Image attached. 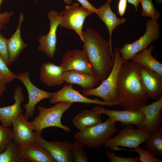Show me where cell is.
<instances>
[{"instance_id":"obj_1","label":"cell","mask_w":162,"mask_h":162,"mask_svg":"<svg viewBox=\"0 0 162 162\" xmlns=\"http://www.w3.org/2000/svg\"><path fill=\"white\" fill-rule=\"evenodd\" d=\"M140 66L134 62L127 61L119 71L116 102L125 110H137L146 105L148 99L139 77Z\"/></svg>"},{"instance_id":"obj_2","label":"cell","mask_w":162,"mask_h":162,"mask_svg":"<svg viewBox=\"0 0 162 162\" xmlns=\"http://www.w3.org/2000/svg\"><path fill=\"white\" fill-rule=\"evenodd\" d=\"M83 50L94 74L102 82L107 76L114 65V55L109 42L98 32L88 28L83 31Z\"/></svg>"},{"instance_id":"obj_3","label":"cell","mask_w":162,"mask_h":162,"mask_svg":"<svg viewBox=\"0 0 162 162\" xmlns=\"http://www.w3.org/2000/svg\"><path fill=\"white\" fill-rule=\"evenodd\" d=\"M116 122L109 117L104 122L79 130L74 138L90 148H98L106 142L116 132Z\"/></svg>"},{"instance_id":"obj_4","label":"cell","mask_w":162,"mask_h":162,"mask_svg":"<svg viewBox=\"0 0 162 162\" xmlns=\"http://www.w3.org/2000/svg\"><path fill=\"white\" fill-rule=\"evenodd\" d=\"M72 104L69 102H60L50 108L38 105L37 109L38 114L31 122L34 130L41 132L46 128L56 127L61 128L66 132H70V128L63 125L61 118L63 114L70 108Z\"/></svg>"},{"instance_id":"obj_5","label":"cell","mask_w":162,"mask_h":162,"mask_svg":"<svg viewBox=\"0 0 162 162\" xmlns=\"http://www.w3.org/2000/svg\"><path fill=\"white\" fill-rule=\"evenodd\" d=\"M114 50V65L109 74L98 87L87 90H82L83 95L96 96L101 98L104 101L116 103V88L118 75L121 66L126 61L122 58L118 48L116 47Z\"/></svg>"},{"instance_id":"obj_6","label":"cell","mask_w":162,"mask_h":162,"mask_svg":"<svg viewBox=\"0 0 162 162\" xmlns=\"http://www.w3.org/2000/svg\"><path fill=\"white\" fill-rule=\"evenodd\" d=\"M151 135L145 129H135L132 124H128L110 139L104 145L111 149L118 146L135 148L145 142Z\"/></svg>"},{"instance_id":"obj_7","label":"cell","mask_w":162,"mask_h":162,"mask_svg":"<svg viewBox=\"0 0 162 162\" xmlns=\"http://www.w3.org/2000/svg\"><path fill=\"white\" fill-rule=\"evenodd\" d=\"M146 29L144 34L136 41L130 44H125L119 49L123 59L127 61L135 55L149 46L160 36V26L157 20H148L146 22Z\"/></svg>"},{"instance_id":"obj_8","label":"cell","mask_w":162,"mask_h":162,"mask_svg":"<svg viewBox=\"0 0 162 162\" xmlns=\"http://www.w3.org/2000/svg\"><path fill=\"white\" fill-rule=\"evenodd\" d=\"M92 13L89 10L80 6L75 3L72 5L66 6L64 10L59 14L60 19L61 26L74 30L83 40L82 27L85 19Z\"/></svg>"},{"instance_id":"obj_9","label":"cell","mask_w":162,"mask_h":162,"mask_svg":"<svg viewBox=\"0 0 162 162\" xmlns=\"http://www.w3.org/2000/svg\"><path fill=\"white\" fill-rule=\"evenodd\" d=\"M34 142L47 151L56 162H74L72 144L69 141H48L43 138L41 132H34Z\"/></svg>"},{"instance_id":"obj_10","label":"cell","mask_w":162,"mask_h":162,"mask_svg":"<svg viewBox=\"0 0 162 162\" xmlns=\"http://www.w3.org/2000/svg\"><path fill=\"white\" fill-rule=\"evenodd\" d=\"M18 76V79L24 85L28 94V103L24 105L25 111L23 115L28 120L33 116L37 104L43 99L50 98L52 92L44 91L34 85L30 79V73L28 71L19 73Z\"/></svg>"},{"instance_id":"obj_11","label":"cell","mask_w":162,"mask_h":162,"mask_svg":"<svg viewBox=\"0 0 162 162\" xmlns=\"http://www.w3.org/2000/svg\"><path fill=\"white\" fill-rule=\"evenodd\" d=\"M50 99V102L52 104L64 102L72 103H82L95 104L101 106H110L117 105L116 103L106 102L100 100L98 98L91 99L88 98L74 89L73 84H71L65 85L58 91L52 92Z\"/></svg>"},{"instance_id":"obj_12","label":"cell","mask_w":162,"mask_h":162,"mask_svg":"<svg viewBox=\"0 0 162 162\" xmlns=\"http://www.w3.org/2000/svg\"><path fill=\"white\" fill-rule=\"evenodd\" d=\"M59 14L58 12L53 10L48 13L47 16L50 22L49 31L47 34L40 36L38 40V50L44 53L50 59L54 58L56 50V31L61 22Z\"/></svg>"},{"instance_id":"obj_13","label":"cell","mask_w":162,"mask_h":162,"mask_svg":"<svg viewBox=\"0 0 162 162\" xmlns=\"http://www.w3.org/2000/svg\"><path fill=\"white\" fill-rule=\"evenodd\" d=\"M139 74L148 99L156 100L162 97V75L140 65Z\"/></svg>"},{"instance_id":"obj_14","label":"cell","mask_w":162,"mask_h":162,"mask_svg":"<svg viewBox=\"0 0 162 162\" xmlns=\"http://www.w3.org/2000/svg\"><path fill=\"white\" fill-rule=\"evenodd\" d=\"M60 65L64 71L75 70L94 74L83 50L76 49L67 51L62 58Z\"/></svg>"},{"instance_id":"obj_15","label":"cell","mask_w":162,"mask_h":162,"mask_svg":"<svg viewBox=\"0 0 162 162\" xmlns=\"http://www.w3.org/2000/svg\"><path fill=\"white\" fill-rule=\"evenodd\" d=\"M92 109L101 114L107 115L114 121L120 122L123 125L134 124L139 128L143 123L145 118L143 113L138 110H108L99 105L93 106Z\"/></svg>"},{"instance_id":"obj_16","label":"cell","mask_w":162,"mask_h":162,"mask_svg":"<svg viewBox=\"0 0 162 162\" xmlns=\"http://www.w3.org/2000/svg\"><path fill=\"white\" fill-rule=\"evenodd\" d=\"M162 97L149 104L138 109L145 118L142 125L137 128L145 129L151 134L160 127L162 122Z\"/></svg>"},{"instance_id":"obj_17","label":"cell","mask_w":162,"mask_h":162,"mask_svg":"<svg viewBox=\"0 0 162 162\" xmlns=\"http://www.w3.org/2000/svg\"><path fill=\"white\" fill-rule=\"evenodd\" d=\"M12 125V140L18 147L34 142V128L31 122L25 117L23 113L19 115Z\"/></svg>"},{"instance_id":"obj_18","label":"cell","mask_w":162,"mask_h":162,"mask_svg":"<svg viewBox=\"0 0 162 162\" xmlns=\"http://www.w3.org/2000/svg\"><path fill=\"white\" fill-rule=\"evenodd\" d=\"M14 93V103L11 105L0 107V121L2 125L6 127H10L14 120L23 112L21 105L25 98L22 87L17 86Z\"/></svg>"},{"instance_id":"obj_19","label":"cell","mask_w":162,"mask_h":162,"mask_svg":"<svg viewBox=\"0 0 162 162\" xmlns=\"http://www.w3.org/2000/svg\"><path fill=\"white\" fill-rule=\"evenodd\" d=\"M18 151L20 157L29 162H56L47 151L34 142L19 146Z\"/></svg>"},{"instance_id":"obj_20","label":"cell","mask_w":162,"mask_h":162,"mask_svg":"<svg viewBox=\"0 0 162 162\" xmlns=\"http://www.w3.org/2000/svg\"><path fill=\"white\" fill-rule=\"evenodd\" d=\"M111 0H107L106 2L100 8L97 9L95 13L100 19L105 24L108 31L109 34V44L112 53V36L113 31L117 26L123 23L126 20L125 18H118L112 10L110 5Z\"/></svg>"},{"instance_id":"obj_21","label":"cell","mask_w":162,"mask_h":162,"mask_svg":"<svg viewBox=\"0 0 162 162\" xmlns=\"http://www.w3.org/2000/svg\"><path fill=\"white\" fill-rule=\"evenodd\" d=\"M63 76L64 81L66 83L77 84L84 90L94 88L100 81L99 78L95 75L80 71H64Z\"/></svg>"},{"instance_id":"obj_22","label":"cell","mask_w":162,"mask_h":162,"mask_svg":"<svg viewBox=\"0 0 162 162\" xmlns=\"http://www.w3.org/2000/svg\"><path fill=\"white\" fill-rule=\"evenodd\" d=\"M63 70L61 67L50 62L43 64L39 73L40 81L46 85L54 86L62 84Z\"/></svg>"},{"instance_id":"obj_23","label":"cell","mask_w":162,"mask_h":162,"mask_svg":"<svg viewBox=\"0 0 162 162\" xmlns=\"http://www.w3.org/2000/svg\"><path fill=\"white\" fill-rule=\"evenodd\" d=\"M24 19L23 14L21 12L16 31L12 36L7 40L9 56V65L13 63L18 58L22 51L28 46L22 40L21 35V26Z\"/></svg>"},{"instance_id":"obj_24","label":"cell","mask_w":162,"mask_h":162,"mask_svg":"<svg viewBox=\"0 0 162 162\" xmlns=\"http://www.w3.org/2000/svg\"><path fill=\"white\" fill-rule=\"evenodd\" d=\"M101 115L92 109L85 110L76 115L72 122L79 130H82L102 123Z\"/></svg>"},{"instance_id":"obj_25","label":"cell","mask_w":162,"mask_h":162,"mask_svg":"<svg viewBox=\"0 0 162 162\" xmlns=\"http://www.w3.org/2000/svg\"><path fill=\"white\" fill-rule=\"evenodd\" d=\"M154 47L150 45L134 56L131 61L149 68L162 75V64L156 60L152 56V52Z\"/></svg>"},{"instance_id":"obj_26","label":"cell","mask_w":162,"mask_h":162,"mask_svg":"<svg viewBox=\"0 0 162 162\" xmlns=\"http://www.w3.org/2000/svg\"><path fill=\"white\" fill-rule=\"evenodd\" d=\"M145 147L155 156H162V127L153 132L145 142Z\"/></svg>"},{"instance_id":"obj_27","label":"cell","mask_w":162,"mask_h":162,"mask_svg":"<svg viewBox=\"0 0 162 162\" xmlns=\"http://www.w3.org/2000/svg\"><path fill=\"white\" fill-rule=\"evenodd\" d=\"M18 147L12 139L5 149L0 154V162H29L20 157Z\"/></svg>"},{"instance_id":"obj_28","label":"cell","mask_w":162,"mask_h":162,"mask_svg":"<svg viewBox=\"0 0 162 162\" xmlns=\"http://www.w3.org/2000/svg\"><path fill=\"white\" fill-rule=\"evenodd\" d=\"M112 150H126L135 152L139 155V161L141 162H161L162 161V159L155 157L149 150L143 149L139 146L133 149H122L117 147L113 148Z\"/></svg>"},{"instance_id":"obj_29","label":"cell","mask_w":162,"mask_h":162,"mask_svg":"<svg viewBox=\"0 0 162 162\" xmlns=\"http://www.w3.org/2000/svg\"><path fill=\"white\" fill-rule=\"evenodd\" d=\"M85 145L76 140L72 145V153L74 162H88L89 160L84 149Z\"/></svg>"},{"instance_id":"obj_30","label":"cell","mask_w":162,"mask_h":162,"mask_svg":"<svg viewBox=\"0 0 162 162\" xmlns=\"http://www.w3.org/2000/svg\"><path fill=\"white\" fill-rule=\"evenodd\" d=\"M140 3L142 7L141 15L157 20L160 16V14L154 7L152 0H141Z\"/></svg>"},{"instance_id":"obj_31","label":"cell","mask_w":162,"mask_h":162,"mask_svg":"<svg viewBox=\"0 0 162 162\" xmlns=\"http://www.w3.org/2000/svg\"><path fill=\"white\" fill-rule=\"evenodd\" d=\"M12 139L10 127L0 125V154L3 152Z\"/></svg>"},{"instance_id":"obj_32","label":"cell","mask_w":162,"mask_h":162,"mask_svg":"<svg viewBox=\"0 0 162 162\" xmlns=\"http://www.w3.org/2000/svg\"><path fill=\"white\" fill-rule=\"evenodd\" d=\"M8 65L0 56V76L6 84L14 79H18V75L12 72L8 68Z\"/></svg>"},{"instance_id":"obj_33","label":"cell","mask_w":162,"mask_h":162,"mask_svg":"<svg viewBox=\"0 0 162 162\" xmlns=\"http://www.w3.org/2000/svg\"><path fill=\"white\" fill-rule=\"evenodd\" d=\"M106 154L111 162H138L139 161V157L124 158L116 155L114 152L107 151Z\"/></svg>"},{"instance_id":"obj_34","label":"cell","mask_w":162,"mask_h":162,"mask_svg":"<svg viewBox=\"0 0 162 162\" xmlns=\"http://www.w3.org/2000/svg\"><path fill=\"white\" fill-rule=\"evenodd\" d=\"M7 40L0 32V56L9 65V56Z\"/></svg>"},{"instance_id":"obj_35","label":"cell","mask_w":162,"mask_h":162,"mask_svg":"<svg viewBox=\"0 0 162 162\" xmlns=\"http://www.w3.org/2000/svg\"><path fill=\"white\" fill-rule=\"evenodd\" d=\"M14 14L13 11L0 13V30L2 29L8 23Z\"/></svg>"},{"instance_id":"obj_36","label":"cell","mask_w":162,"mask_h":162,"mask_svg":"<svg viewBox=\"0 0 162 162\" xmlns=\"http://www.w3.org/2000/svg\"><path fill=\"white\" fill-rule=\"evenodd\" d=\"M127 6V0H119L118 4V11L121 16L124 14Z\"/></svg>"},{"instance_id":"obj_37","label":"cell","mask_w":162,"mask_h":162,"mask_svg":"<svg viewBox=\"0 0 162 162\" xmlns=\"http://www.w3.org/2000/svg\"><path fill=\"white\" fill-rule=\"evenodd\" d=\"M82 5V6L89 10L92 12L95 13L97 9L92 5L88 0H76Z\"/></svg>"},{"instance_id":"obj_38","label":"cell","mask_w":162,"mask_h":162,"mask_svg":"<svg viewBox=\"0 0 162 162\" xmlns=\"http://www.w3.org/2000/svg\"><path fill=\"white\" fill-rule=\"evenodd\" d=\"M6 84L0 76V99L6 89Z\"/></svg>"},{"instance_id":"obj_39","label":"cell","mask_w":162,"mask_h":162,"mask_svg":"<svg viewBox=\"0 0 162 162\" xmlns=\"http://www.w3.org/2000/svg\"><path fill=\"white\" fill-rule=\"evenodd\" d=\"M127 1L134 7L136 11H137V7L139 4L140 3L141 0H127Z\"/></svg>"},{"instance_id":"obj_40","label":"cell","mask_w":162,"mask_h":162,"mask_svg":"<svg viewBox=\"0 0 162 162\" xmlns=\"http://www.w3.org/2000/svg\"><path fill=\"white\" fill-rule=\"evenodd\" d=\"M67 4H70L73 3L72 0H63Z\"/></svg>"},{"instance_id":"obj_41","label":"cell","mask_w":162,"mask_h":162,"mask_svg":"<svg viewBox=\"0 0 162 162\" xmlns=\"http://www.w3.org/2000/svg\"><path fill=\"white\" fill-rule=\"evenodd\" d=\"M4 0H0V13H2V11L1 10V6L2 2Z\"/></svg>"},{"instance_id":"obj_42","label":"cell","mask_w":162,"mask_h":162,"mask_svg":"<svg viewBox=\"0 0 162 162\" xmlns=\"http://www.w3.org/2000/svg\"><path fill=\"white\" fill-rule=\"evenodd\" d=\"M156 2L158 4H161L162 3V0H157Z\"/></svg>"}]
</instances>
